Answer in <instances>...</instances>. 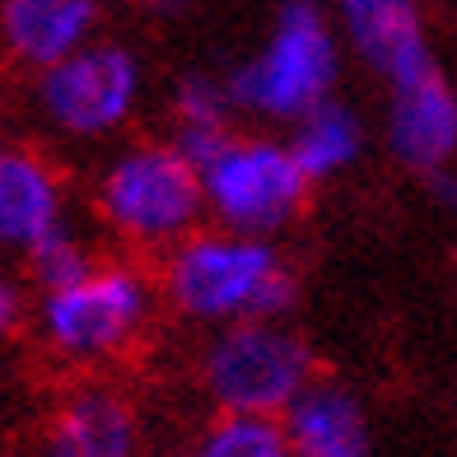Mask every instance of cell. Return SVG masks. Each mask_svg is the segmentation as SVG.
Returning a JSON list of instances; mask_svg holds the SVG:
<instances>
[{
    "mask_svg": "<svg viewBox=\"0 0 457 457\" xmlns=\"http://www.w3.org/2000/svg\"><path fill=\"white\" fill-rule=\"evenodd\" d=\"M313 378V345L289 322L215 327L196 355V383L220 415H285Z\"/></svg>",
    "mask_w": 457,
    "mask_h": 457,
    "instance_id": "obj_6",
    "label": "cell"
},
{
    "mask_svg": "<svg viewBox=\"0 0 457 457\" xmlns=\"http://www.w3.org/2000/svg\"><path fill=\"white\" fill-rule=\"evenodd\" d=\"M98 257H103V253L94 247V238L71 220V224H61L56 234H47V238L29 253V262H24V280H29L33 295H47V289H66V285H75V280H85L94 266H98Z\"/></svg>",
    "mask_w": 457,
    "mask_h": 457,
    "instance_id": "obj_16",
    "label": "cell"
},
{
    "mask_svg": "<svg viewBox=\"0 0 457 457\" xmlns=\"http://www.w3.org/2000/svg\"><path fill=\"white\" fill-rule=\"evenodd\" d=\"M345 75V43L327 0H280L262 47L228 71L243 117L266 127H295L318 103L337 98Z\"/></svg>",
    "mask_w": 457,
    "mask_h": 457,
    "instance_id": "obj_4",
    "label": "cell"
},
{
    "mask_svg": "<svg viewBox=\"0 0 457 457\" xmlns=\"http://www.w3.org/2000/svg\"><path fill=\"white\" fill-rule=\"evenodd\" d=\"M43 457H145L140 411L112 383H79L52 411Z\"/></svg>",
    "mask_w": 457,
    "mask_h": 457,
    "instance_id": "obj_10",
    "label": "cell"
},
{
    "mask_svg": "<svg viewBox=\"0 0 457 457\" xmlns=\"http://www.w3.org/2000/svg\"><path fill=\"white\" fill-rule=\"evenodd\" d=\"M280 425L295 457H373L369 406L355 387L322 373L285 406Z\"/></svg>",
    "mask_w": 457,
    "mask_h": 457,
    "instance_id": "obj_13",
    "label": "cell"
},
{
    "mask_svg": "<svg viewBox=\"0 0 457 457\" xmlns=\"http://www.w3.org/2000/svg\"><path fill=\"white\" fill-rule=\"evenodd\" d=\"M182 457H192V453H182Z\"/></svg>",
    "mask_w": 457,
    "mask_h": 457,
    "instance_id": "obj_23",
    "label": "cell"
},
{
    "mask_svg": "<svg viewBox=\"0 0 457 457\" xmlns=\"http://www.w3.org/2000/svg\"><path fill=\"white\" fill-rule=\"evenodd\" d=\"M33 303H29V280H19L14 271H5V262H0V345H5L19 327L29 322Z\"/></svg>",
    "mask_w": 457,
    "mask_h": 457,
    "instance_id": "obj_18",
    "label": "cell"
},
{
    "mask_svg": "<svg viewBox=\"0 0 457 457\" xmlns=\"http://www.w3.org/2000/svg\"><path fill=\"white\" fill-rule=\"evenodd\" d=\"M89 211L103 234L131 257H163L201 224H211L201 169L173 140L117 145L94 173Z\"/></svg>",
    "mask_w": 457,
    "mask_h": 457,
    "instance_id": "obj_3",
    "label": "cell"
},
{
    "mask_svg": "<svg viewBox=\"0 0 457 457\" xmlns=\"http://www.w3.org/2000/svg\"><path fill=\"white\" fill-rule=\"evenodd\" d=\"M61 224H71V192L61 169L29 145L0 154V262H29V253Z\"/></svg>",
    "mask_w": 457,
    "mask_h": 457,
    "instance_id": "obj_9",
    "label": "cell"
},
{
    "mask_svg": "<svg viewBox=\"0 0 457 457\" xmlns=\"http://www.w3.org/2000/svg\"><path fill=\"white\" fill-rule=\"evenodd\" d=\"M425 182H429V196L439 201L448 215H457V169H453V163H448V169L425 173Z\"/></svg>",
    "mask_w": 457,
    "mask_h": 457,
    "instance_id": "obj_19",
    "label": "cell"
},
{
    "mask_svg": "<svg viewBox=\"0 0 457 457\" xmlns=\"http://www.w3.org/2000/svg\"><path fill=\"white\" fill-rule=\"evenodd\" d=\"M285 140H289V150H295L299 169L313 178V187H318V182H331V178L350 173L364 159L369 127H364V117H360L355 103L327 98V103H318L313 112H303L295 127L285 131Z\"/></svg>",
    "mask_w": 457,
    "mask_h": 457,
    "instance_id": "obj_14",
    "label": "cell"
},
{
    "mask_svg": "<svg viewBox=\"0 0 457 457\" xmlns=\"http://www.w3.org/2000/svg\"><path fill=\"white\" fill-rule=\"evenodd\" d=\"M192 457H295L280 415H220L187 448Z\"/></svg>",
    "mask_w": 457,
    "mask_h": 457,
    "instance_id": "obj_15",
    "label": "cell"
},
{
    "mask_svg": "<svg viewBox=\"0 0 457 457\" xmlns=\"http://www.w3.org/2000/svg\"><path fill=\"white\" fill-rule=\"evenodd\" d=\"M159 289L173 318L205 331L234 322H289L299 308V276L280 243L220 224H201L159 257Z\"/></svg>",
    "mask_w": 457,
    "mask_h": 457,
    "instance_id": "obj_1",
    "label": "cell"
},
{
    "mask_svg": "<svg viewBox=\"0 0 457 457\" xmlns=\"http://www.w3.org/2000/svg\"><path fill=\"white\" fill-rule=\"evenodd\" d=\"M383 136L392 159L411 173H434L457 159V89L434 56L387 79Z\"/></svg>",
    "mask_w": 457,
    "mask_h": 457,
    "instance_id": "obj_8",
    "label": "cell"
},
{
    "mask_svg": "<svg viewBox=\"0 0 457 457\" xmlns=\"http://www.w3.org/2000/svg\"><path fill=\"white\" fill-rule=\"evenodd\" d=\"M159 308H163L159 276L140 257L117 253L98 257V266L85 280L37 295L29 331L52 364L71 373H94L127 360L150 337Z\"/></svg>",
    "mask_w": 457,
    "mask_h": 457,
    "instance_id": "obj_2",
    "label": "cell"
},
{
    "mask_svg": "<svg viewBox=\"0 0 457 457\" xmlns=\"http://www.w3.org/2000/svg\"><path fill=\"white\" fill-rule=\"evenodd\" d=\"M331 14H337L345 52L364 71L383 75V85L434 56L415 0H331Z\"/></svg>",
    "mask_w": 457,
    "mask_h": 457,
    "instance_id": "obj_12",
    "label": "cell"
},
{
    "mask_svg": "<svg viewBox=\"0 0 457 457\" xmlns=\"http://www.w3.org/2000/svg\"><path fill=\"white\" fill-rule=\"evenodd\" d=\"M205 187V215L220 228L253 238L289 234L313 196V178L299 169L285 136L266 131H234L220 154L201 169Z\"/></svg>",
    "mask_w": 457,
    "mask_h": 457,
    "instance_id": "obj_7",
    "label": "cell"
},
{
    "mask_svg": "<svg viewBox=\"0 0 457 457\" xmlns=\"http://www.w3.org/2000/svg\"><path fill=\"white\" fill-rule=\"evenodd\" d=\"M33 117L66 145H108L145 103V61L131 43L94 37L75 56L37 71L29 85Z\"/></svg>",
    "mask_w": 457,
    "mask_h": 457,
    "instance_id": "obj_5",
    "label": "cell"
},
{
    "mask_svg": "<svg viewBox=\"0 0 457 457\" xmlns=\"http://www.w3.org/2000/svg\"><path fill=\"white\" fill-rule=\"evenodd\" d=\"M5 457H29V453H5ZM37 457H43V453H37Z\"/></svg>",
    "mask_w": 457,
    "mask_h": 457,
    "instance_id": "obj_22",
    "label": "cell"
},
{
    "mask_svg": "<svg viewBox=\"0 0 457 457\" xmlns=\"http://www.w3.org/2000/svg\"><path fill=\"white\" fill-rule=\"evenodd\" d=\"M234 89L228 75H211V71H187L178 75V85L169 94V117L173 127H234Z\"/></svg>",
    "mask_w": 457,
    "mask_h": 457,
    "instance_id": "obj_17",
    "label": "cell"
},
{
    "mask_svg": "<svg viewBox=\"0 0 457 457\" xmlns=\"http://www.w3.org/2000/svg\"><path fill=\"white\" fill-rule=\"evenodd\" d=\"M10 145H14V140H10L5 131H0V154H5V150H10Z\"/></svg>",
    "mask_w": 457,
    "mask_h": 457,
    "instance_id": "obj_20",
    "label": "cell"
},
{
    "mask_svg": "<svg viewBox=\"0 0 457 457\" xmlns=\"http://www.w3.org/2000/svg\"><path fill=\"white\" fill-rule=\"evenodd\" d=\"M145 5H159V10H169V5H173V0H145Z\"/></svg>",
    "mask_w": 457,
    "mask_h": 457,
    "instance_id": "obj_21",
    "label": "cell"
},
{
    "mask_svg": "<svg viewBox=\"0 0 457 457\" xmlns=\"http://www.w3.org/2000/svg\"><path fill=\"white\" fill-rule=\"evenodd\" d=\"M98 24L103 0H0V52L37 75L89 47Z\"/></svg>",
    "mask_w": 457,
    "mask_h": 457,
    "instance_id": "obj_11",
    "label": "cell"
}]
</instances>
